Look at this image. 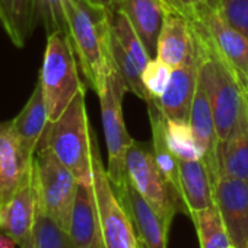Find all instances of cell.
I'll return each mask as SVG.
<instances>
[{
	"label": "cell",
	"instance_id": "obj_11",
	"mask_svg": "<svg viewBox=\"0 0 248 248\" xmlns=\"http://www.w3.org/2000/svg\"><path fill=\"white\" fill-rule=\"evenodd\" d=\"M202 60L203 48L194 34V44L188 57L183 64L172 69L170 83L164 95L158 99V104L167 118L188 121L191 102L197 88V76Z\"/></svg>",
	"mask_w": 248,
	"mask_h": 248
},
{
	"label": "cell",
	"instance_id": "obj_34",
	"mask_svg": "<svg viewBox=\"0 0 248 248\" xmlns=\"http://www.w3.org/2000/svg\"><path fill=\"white\" fill-rule=\"evenodd\" d=\"M89 2H92V3H95V5H101V6H104V8L111 9V8H114V5L117 3V0H89Z\"/></svg>",
	"mask_w": 248,
	"mask_h": 248
},
{
	"label": "cell",
	"instance_id": "obj_23",
	"mask_svg": "<svg viewBox=\"0 0 248 248\" xmlns=\"http://www.w3.org/2000/svg\"><path fill=\"white\" fill-rule=\"evenodd\" d=\"M0 25L14 46L22 48L35 30L32 0H0Z\"/></svg>",
	"mask_w": 248,
	"mask_h": 248
},
{
	"label": "cell",
	"instance_id": "obj_31",
	"mask_svg": "<svg viewBox=\"0 0 248 248\" xmlns=\"http://www.w3.org/2000/svg\"><path fill=\"white\" fill-rule=\"evenodd\" d=\"M171 75H172V67L165 62H162L161 59L155 57L148 63V66L142 72V79L146 91L152 98L159 99L164 95L170 83Z\"/></svg>",
	"mask_w": 248,
	"mask_h": 248
},
{
	"label": "cell",
	"instance_id": "obj_9",
	"mask_svg": "<svg viewBox=\"0 0 248 248\" xmlns=\"http://www.w3.org/2000/svg\"><path fill=\"white\" fill-rule=\"evenodd\" d=\"M126 170L135 190L171 225L180 209L172 190L156 167L152 151L133 142L127 151Z\"/></svg>",
	"mask_w": 248,
	"mask_h": 248
},
{
	"label": "cell",
	"instance_id": "obj_4",
	"mask_svg": "<svg viewBox=\"0 0 248 248\" xmlns=\"http://www.w3.org/2000/svg\"><path fill=\"white\" fill-rule=\"evenodd\" d=\"M129 92L123 78L114 67L104 83V88L96 93L101 105V120L107 143V175L114 190H121L129 184L126 158L127 151L135 142L127 133L123 117V96Z\"/></svg>",
	"mask_w": 248,
	"mask_h": 248
},
{
	"label": "cell",
	"instance_id": "obj_25",
	"mask_svg": "<svg viewBox=\"0 0 248 248\" xmlns=\"http://www.w3.org/2000/svg\"><path fill=\"white\" fill-rule=\"evenodd\" d=\"M111 11V31L112 37L117 40V43L126 50L127 54H130L135 62L140 66L142 72L148 66V63L152 60L149 53L146 51L143 43L140 41L138 32L135 31L132 22L129 21L127 15L124 14L120 8L114 6Z\"/></svg>",
	"mask_w": 248,
	"mask_h": 248
},
{
	"label": "cell",
	"instance_id": "obj_30",
	"mask_svg": "<svg viewBox=\"0 0 248 248\" xmlns=\"http://www.w3.org/2000/svg\"><path fill=\"white\" fill-rule=\"evenodd\" d=\"M217 15L248 38V0H207Z\"/></svg>",
	"mask_w": 248,
	"mask_h": 248
},
{
	"label": "cell",
	"instance_id": "obj_20",
	"mask_svg": "<svg viewBox=\"0 0 248 248\" xmlns=\"http://www.w3.org/2000/svg\"><path fill=\"white\" fill-rule=\"evenodd\" d=\"M217 175L248 181V95L231 135L217 146Z\"/></svg>",
	"mask_w": 248,
	"mask_h": 248
},
{
	"label": "cell",
	"instance_id": "obj_35",
	"mask_svg": "<svg viewBox=\"0 0 248 248\" xmlns=\"http://www.w3.org/2000/svg\"><path fill=\"white\" fill-rule=\"evenodd\" d=\"M19 248H35V242H34V235L31 239H28L27 242H24Z\"/></svg>",
	"mask_w": 248,
	"mask_h": 248
},
{
	"label": "cell",
	"instance_id": "obj_6",
	"mask_svg": "<svg viewBox=\"0 0 248 248\" xmlns=\"http://www.w3.org/2000/svg\"><path fill=\"white\" fill-rule=\"evenodd\" d=\"M32 174L38 209L67 232L79 187L76 177L46 146L34 156Z\"/></svg>",
	"mask_w": 248,
	"mask_h": 248
},
{
	"label": "cell",
	"instance_id": "obj_17",
	"mask_svg": "<svg viewBox=\"0 0 248 248\" xmlns=\"http://www.w3.org/2000/svg\"><path fill=\"white\" fill-rule=\"evenodd\" d=\"M193 44L194 32L190 19L186 14L167 3V12L158 40L156 57L174 69L186 62Z\"/></svg>",
	"mask_w": 248,
	"mask_h": 248
},
{
	"label": "cell",
	"instance_id": "obj_27",
	"mask_svg": "<svg viewBox=\"0 0 248 248\" xmlns=\"http://www.w3.org/2000/svg\"><path fill=\"white\" fill-rule=\"evenodd\" d=\"M112 60L117 72L123 78L129 92L135 93L139 99L145 101L146 104L154 99L143 85L140 66L135 62V59L130 54L126 53V50L117 43L114 37H112Z\"/></svg>",
	"mask_w": 248,
	"mask_h": 248
},
{
	"label": "cell",
	"instance_id": "obj_29",
	"mask_svg": "<svg viewBox=\"0 0 248 248\" xmlns=\"http://www.w3.org/2000/svg\"><path fill=\"white\" fill-rule=\"evenodd\" d=\"M64 2L66 0H32L34 27L41 25L47 35L56 31L66 32Z\"/></svg>",
	"mask_w": 248,
	"mask_h": 248
},
{
	"label": "cell",
	"instance_id": "obj_1",
	"mask_svg": "<svg viewBox=\"0 0 248 248\" xmlns=\"http://www.w3.org/2000/svg\"><path fill=\"white\" fill-rule=\"evenodd\" d=\"M66 34L89 86L98 93L108 73L115 67L112 60L111 11L89 0H66Z\"/></svg>",
	"mask_w": 248,
	"mask_h": 248
},
{
	"label": "cell",
	"instance_id": "obj_36",
	"mask_svg": "<svg viewBox=\"0 0 248 248\" xmlns=\"http://www.w3.org/2000/svg\"><path fill=\"white\" fill-rule=\"evenodd\" d=\"M232 248H233V247H232Z\"/></svg>",
	"mask_w": 248,
	"mask_h": 248
},
{
	"label": "cell",
	"instance_id": "obj_19",
	"mask_svg": "<svg viewBox=\"0 0 248 248\" xmlns=\"http://www.w3.org/2000/svg\"><path fill=\"white\" fill-rule=\"evenodd\" d=\"M48 124L50 117L43 88L40 82H37L30 99L24 105L21 112L14 120H11L12 130L30 158L34 159L40 143L47 132Z\"/></svg>",
	"mask_w": 248,
	"mask_h": 248
},
{
	"label": "cell",
	"instance_id": "obj_2",
	"mask_svg": "<svg viewBox=\"0 0 248 248\" xmlns=\"http://www.w3.org/2000/svg\"><path fill=\"white\" fill-rule=\"evenodd\" d=\"M40 146L48 148L79 184H93V135L86 112L85 89L57 120L50 121Z\"/></svg>",
	"mask_w": 248,
	"mask_h": 248
},
{
	"label": "cell",
	"instance_id": "obj_33",
	"mask_svg": "<svg viewBox=\"0 0 248 248\" xmlns=\"http://www.w3.org/2000/svg\"><path fill=\"white\" fill-rule=\"evenodd\" d=\"M18 244L6 233L0 232V248H15Z\"/></svg>",
	"mask_w": 248,
	"mask_h": 248
},
{
	"label": "cell",
	"instance_id": "obj_5",
	"mask_svg": "<svg viewBox=\"0 0 248 248\" xmlns=\"http://www.w3.org/2000/svg\"><path fill=\"white\" fill-rule=\"evenodd\" d=\"M186 15L204 48L231 69L248 95V38L228 25L207 0Z\"/></svg>",
	"mask_w": 248,
	"mask_h": 248
},
{
	"label": "cell",
	"instance_id": "obj_22",
	"mask_svg": "<svg viewBox=\"0 0 248 248\" xmlns=\"http://www.w3.org/2000/svg\"><path fill=\"white\" fill-rule=\"evenodd\" d=\"M180 183L181 197L188 216L215 204L213 178L203 159H180Z\"/></svg>",
	"mask_w": 248,
	"mask_h": 248
},
{
	"label": "cell",
	"instance_id": "obj_28",
	"mask_svg": "<svg viewBox=\"0 0 248 248\" xmlns=\"http://www.w3.org/2000/svg\"><path fill=\"white\" fill-rule=\"evenodd\" d=\"M34 242L35 248H73L69 233L40 209L34 225Z\"/></svg>",
	"mask_w": 248,
	"mask_h": 248
},
{
	"label": "cell",
	"instance_id": "obj_26",
	"mask_svg": "<svg viewBox=\"0 0 248 248\" xmlns=\"http://www.w3.org/2000/svg\"><path fill=\"white\" fill-rule=\"evenodd\" d=\"M165 138H167V143L170 149L178 159L181 161L203 159V154L196 142L194 133L191 130L188 121L167 118Z\"/></svg>",
	"mask_w": 248,
	"mask_h": 248
},
{
	"label": "cell",
	"instance_id": "obj_7",
	"mask_svg": "<svg viewBox=\"0 0 248 248\" xmlns=\"http://www.w3.org/2000/svg\"><path fill=\"white\" fill-rule=\"evenodd\" d=\"M93 193L105 248H139L135 226L126 206L114 190L93 136Z\"/></svg>",
	"mask_w": 248,
	"mask_h": 248
},
{
	"label": "cell",
	"instance_id": "obj_32",
	"mask_svg": "<svg viewBox=\"0 0 248 248\" xmlns=\"http://www.w3.org/2000/svg\"><path fill=\"white\" fill-rule=\"evenodd\" d=\"M165 2H167L170 6H172V8L181 11L183 14H186V12H188L190 9H193L194 6H197V5L206 2V0H165Z\"/></svg>",
	"mask_w": 248,
	"mask_h": 248
},
{
	"label": "cell",
	"instance_id": "obj_24",
	"mask_svg": "<svg viewBox=\"0 0 248 248\" xmlns=\"http://www.w3.org/2000/svg\"><path fill=\"white\" fill-rule=\"evenodd\" d=\"M200 248H232L228 229L216 204L190 215Z\"/></svg>",
	"mask_w": 248,
	"mask_h": 248
},
{
	"label": "cell",
	"instance_id": "obj_15",
	"mask_svg": "<svg viewBox=\"0 0 248 248\" xmlns=\"http://www.w3.org/2000/svg\"><path fill=\"white\" fill-rule=\"evenodd\" d=\"M32 162L15 136L11 121L0 123V209L21 187Z\"/></svg>",
	"mask_w": 248,
	"mask_h": 248
},
{
	"label": "cell",
	"instance_id": "obj_18",
	"mask_svg": "<svg viewBox=\"0 0 248 248\" xmlns=\"http://www.w3.org/2000/svg\"><path fill=\"white\" fill-rule=\"evenodd\" d=\"M148 115L151 121L152 130V155L156 162L158 170L161 171L162 177L168 183L170 188L174 193L177 200L180 213L187 215L183 197H181V183H180V159L172 154L167 143L165 138V115L158 104V99H152L148 102Z\"/></svg>",
	"mask_w": 248,
	"mask_h": 248
},
{
	"label": "cell",
	"instance_id": "obj_12",
	"mask_svg": "<svg viewBox=\"0 0 248 248\" xmlns=\"http://www.w3.org/2000/svg\"><path fill=\"white\" fill-rule=\"evenodd\" d=\"M38 210L32 170L12 199L0 209V232L9 235L18 247L32 238Z\"/></svg>",
	"mask_w": 248,
	"mask_h": 248
},
{
	"label": "cell",
	"instance_id": "obj_8",
	"mask_svg": "<svg viewBox=\"0 0 248 248\" xmlns=\"http://www.w3.org/2000/svg\"><path fill=\"white\" fill-rule=\"evenodd\" d=\"M202 48L203 60L200 67L207 82L217 140L219 143H222L228 139L235 126L242 104L247 98V93L244 92L242 86L239 85L238 79L231 72V69L216 56L209 53L203 44Z\"/></svg>",
	"mask_w": 248,
	"mask_h": 248
},
{
	"label": "cell",
	"instance_id": "obj_3",
	"mask_svg": "<svg viewBox=\"0 0 248 248\" xmlns=\"http://www.w3.org/2000/svg\"><path fill=\"white\" fill-rule=\"evenodd\" d=\"M76 59L70 38L64 31L47 35L38 82L43 88L50 121L57 120L75 96L85 89L79 78Z\"/></svg>",
	"mask_w": 248,
	"mask_h": 248
},
{
	"label": "cell",
	"instance_id": "obj_10",
	"mask_svg": "<svg viewBox=\"0 0 248 248\" xmlns=\"http://www.w3.org/2000/svg\"><path fill=\"white\" fill-rule=\"evenodd\" d=\"M213 194L232 247L248 248V181L217 175Z\"/></svg>",
	"mask_w": 248,
	"mask_h": 248
},
{
	"label": "cell",
	"instance_id": "obj_21",
	"mask_svg": "<svg viewBox=\"0 0 248 248\" xmlns=\"http://www.w3.org/2000/svg\"><path fill=\"white\" fill-rule=\"evenodd\" d=\"M114 6L120 8L127 15L146 51L155 59L167 12L165 0H117Z\"/></svg>",
	"mask_w": 248,
	"mask_h": 248
},
{
	"label": "cell",
	"instance_id": "obj_13",
	"mask_svg": "<svg viewBox=\"0 0 248 248\" xmlns=\"http://www.w3.org/2000/svg\"><path fill=\"white\" fill-rule=\"evenodd\" d=\"M202 66V64H200ZM188 123L194 133L196 142L203 154V161L206 162L212 178L217 177V135H216V124L213 117V108L210 102V95L207 89L206 76L199 69L197 76V88L194 92V98L191 102L190 118Z\"/></svg>",
	"mask_w": 248,
	"mask_h": 248
},
{
	"label": "cell",
	"instance_id": "obj_14",
	"mask_svg": "<svg viewBox=\"0 0 248 248\" xmlns=\"http://www.w3.org/2000/svg\"><path fill=\"white\" fill-rule=\"evenodd\" d=\"M115 191L129 212L139 248H168V232L171 225L135 190L130 181L126 187Z\"/></svg>",
	"mask_w": 248,
	"mask_h": 248
},
{
	"label": "cell",
	"instance_id": "obj_16",
	"mask_svg": "<svg viewBox=\"0 0 248 248\" xmlns=\"http://www.w3.org/2000/svg\"><path fill=\"white\" fill-rule=\"evenodd\" d=\"M67 233L73 248H105L93 186L79 184Z\"/></svg>",
	"mask_w": 248,
	"mask_h": 248
}]
</instances>
